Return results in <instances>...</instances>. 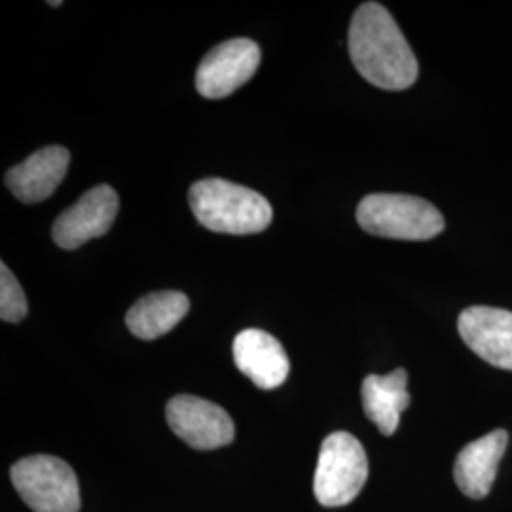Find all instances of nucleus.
Listing matches in <instances>:
<instances>
[{"instance_id": "f257e3e1", "label": "nucleus", "mask_w": 512, "mask_h": 512, "mask_svg": "<svg viewBox=\"0 0 512 512\" xmlns=\"http://www.w3.org/2000/svg\"><path fill=\"white\" fill-rule=\"evenodd\" d=\"M349 55L359 74L372 86L399 92L418 78V59L397 21L378 2H365L353 14Z\"/></svg>"}, {"instance_id": "f03ea898", "label": "nucleus", "mask_w": 512, "mask_h": 512, "mask_svg": "<svg viewBox=\"0 0 512 512\" xmlns=\"http://www.w3.org/2000/svg\"><path fill=\"white\" fill-rule=\"evenodd\" d=\"M188 202L198 222L219 234H258L274 219L272 205L264 196L224 179H205L192 184Z\"/></svg>"}, {"instance_id": "7ed1b4c3", "label": "nucleus", "mask_w": 512, "mask_h": 512, "mask_svg": "<svg viewBox=\"0 0 512 512\" xmlns=\"http://www.w3.org/2000/svg\"><path fill=\"white\" fill-rule=\"evenodd\" d=\"M359 226L378 238L425 241L439 236L446 220L427 200L406 194H370L357 207Z\"/></svg>"}, {"instance_id": "20e7f679", "label": "nucleus", "mask_w": 512, "mask_h": 512, "mask_svg": "<svg viewBox=\"0 0 512 512\" xmlns=\"http://www.w3.org/2000/svg\"><path fill=\"white\" fill-rule=\"evenodd\" d=\"M366 478L368 458L363 444L348 431L330 433L317 458L313 476L315 499L329 509L346 507L361 494Z\"/></svg>"}, {"instance_id": "39448f33", "label": "nucleus", "mask_w": 512, "mask_h": 512, "mask_svg": "<svg viewBox=\"0 0 512 512\" xmlns=\"http://www.w3.org/2000/svg\"><path fill=\"white\" fill-rule=\"evenodd\" d=\"M10 478L23 503L33 512H80V484L73 467L55 456L19 459Z\"/></svg>"}, {"instance_id": "423d86ee", "label": "nucleus", "mask_w": 512, "mask_h": 512, "mask_svg": "<svg viewBox=\"0 0 512 512\" xmlns=\"http://www.w3.org/2000/svg\"><path fill=\"white\" fill-rule=\"evenodd\" d=\"M165 418L171 431L194 450H217L236 439V425L219 404L194 395H177L167 408Z\"/></svg>"}, {"instance_id": "0eeeda50", "label": "nucleus", "mask_w": 512, "mask_h": 512, "mask_svg": "<svg viewBox=\"0 0 512 512\" xmlns=\"http://www.w3.org/2000/svg\"><path fill=\"white\" fill-rule=\"evenodd\" d=\"M260 48L251 38H230L203 57L196 88L205 99H222L255 76Z\"/></svg>"}, {"instance_id": "6e6552de", "label": "nucleus", "mask_w": 512, "mask_h": 512, "mask_svg": "<svg viewBox=\"0 0 512 512\" xmlns=\"http://www.w3.org/2000/svg\"><path fill=\"white\" fill-rule=\"evenodd\" d=\"M118 207L120 200L116 190L107 184H99L57 217L52 238L61 249H78L90 239L101 238L109 232L118 215Z\"/></svg>"}, {"instance_id": "1a4fd4ad", "label": "nucleus", "mask_w": 512, "mask_h": 512, "mask_svg": "<svg viewBox=\"0 0 512 512\" xmlns=\"http://www.w3.org/2000/svg\"><path fill=\"white\" fill-rule=\"evenodd\" d=\"M459 336L486 363L512 370V311L473 306L461 311Z\"/></svg>"}, {"instance_id": "9d476101", "label": "nucleus", "mask_w": 512, "mask_h": 512, "mask_svg": "<svg viewBox=\"0 0 512 512\" xmlns=\"http://www.w3.org/2000/svg\"><path fill=\"white\" fill-rule=\"evenodd\" d=\"M234 363L260 389L285 384L291 363L281 342L264 330H241L234 338Z\"/></svg>"}, {"instance_id": "9b49d317", "label": "nucleus", "mask_w": 512, "mask_h": 512, "mask_svg": "<svg viewBox=\"0 0 512 512\" xmlns=\"http://www.w3.org/2000/svg\"><path fill=\"white\" fill-rule=\"evenodd\" d=\"M69 162L71 154L67 148H40L6 173V184L19 202H44L65 179Z\"/></svg>"}, {"instance_id": "f8f14e48", "label": "nucleus", "mask_w": 512, "mask_h": 512, "mask_svg": "<svg viewBox=\"0 0 512 512\" xmlns=\"http://www.w3.org/2000/svg\"><path fill=\"white\" fill-rule=\"evenodd\" d=\"M509 435L495 429L482 439L467 444L456 458L454 478L461 494L471 499H484L494 486L497 467L505 456Z\"/></svg>"}, {"instance_id": "ddd939ff", "label": "nucleus", "mask_w": 512, "mask_h": 512, "mask_svg": "<svg viewBox=\"0 0 512 512\" xmlns=\"http://www.w3.org/2000/svg\"><path fill=\"white\" fill-rule=\"evenodd\" d=\"M406 384L408 372L404 368H397L387 376L370 374L363 380L361 397L366 418L380 429L384 437L395 435L404 410L410 406Z\"/></svg>"}, {"instance_id": "4468645a", "label": "nucleus", "mask_w": 512, "mask_h": 512, "mask_svg": "<svg viewBox=\"0 0 512 512\" xmlns=\"http://www.w3.org/2000/svg\"><path fill=\"white\" fill-rule=\"evenodd\" d=\"M190 311L188 296L177 291H160L139 298L126 315V325L141 340H156L175 329Z\"/></svg>"}, {"instance_id": "2eb2a0df", "label": "nucleus", "mask_w": 512, "mask_h": 512, "mask_svg": "<svg viewBox=\"0 0 512 512\" xmlns=\"http://www.w3.org/2000/svg\"><path fill=\"white\" fill-rule=\"evenodd\" d=\"M27 298L16 275L0 264V317L6 323H19L27 317Z\"/></svg>"}]
</instances>
